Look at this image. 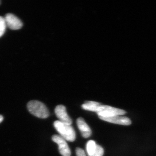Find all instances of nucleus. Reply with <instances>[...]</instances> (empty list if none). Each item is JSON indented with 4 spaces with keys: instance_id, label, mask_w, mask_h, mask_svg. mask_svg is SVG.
<instances>
[{
    "instance_id": "obj_1",
    "label": "nucleus",
    "mask_w": 156,
    "mask_h": 156,
    "mask_svg": "<svg viewBox=\"0 0 156 156\" xmlns=\"http://www.w3.org/2000/svg\"><path fill=\"white\" fill-rule=\"evenodd\" d=\"M54 128L60 134V136L66 140L73 142L76 140L75 131L71 125H68L56 121L53 123Z\"/></svg>"
},
{
    "instance_id": "obj_2",
    "label": "nucleus",
    "mask_w": 156,
    "mask_h": 156,
    "mask_svg": "<svg viewBox=\"0 0 156 156\" xmlns=\"http://www.w3.org/2000/svg\"><path fill=\"white\" fill-rule=\"evenodd\" d=\"M27 107L29 112L38 118L46 119L50 115L48 108L39 101H30L27 103Z\"/></svg>"
},
{
    "instance_id": "obj_3",
    "label": "nucleus",
    "mask_w": 156,
    "mask_h": 156,
    "mask_svg": "<svg viewBox=\"0 0 156 156\" xmlns=\"http://www.w3.org/2000/svg\"><path fill=\"white\" fill-rule=\"evenodd\" d=\"M98 117L108 118L117 115H122L126 114V112L124 110L117 108L108 105H101L97 112Z\"/></svg>"
},
{
    "instance_id": "obj_4",
    "label": "nucleus",
    "mask_w": 156,
    "mask_h": 156,
    "mask_svg": "<svg viewBox=\"0 0 156 156\" xmlns=\"http://www.w3.org/2000/svg\"><path fill=\"white\" fill-rule=\"evenodd\" d=\"M53 141L58 144L59 153L62 156H70L71 155L70 148L66 140L60 135H54L52 136Z\"/></svg>"
},
{
    "instance_id": "obj_5",
    "label": "nucleus",
    "mask_w": 156,
    "mask_h": 156,
    "mask_svg": "<svg viewBox=\"0 0 156 156\" xmlns=\"http://www.w3.org/2000/svg\"><path fill=\"white\" fill-rule=\"evenodd\" d=\"M6 25L10 29L17 30L21 28L23 26L22 21L14 14L9 13L4 17Z\"/></svg>"
},
{
    "instance_id": "obj_6",
    "label": "nucleus",
    "mask_w": 156,
    "mask_h": 156,
    "mask_svg": "<svg viewBox=\"0 0 156 156\" xmlns=\"http://www.w3.org/2000/svg\"><path fill=\"white\" fill-rule=\"evenodd\" d=\"M55 112L59 122L68 125H71L72 124V120L68 115L66 108L64 105H57L55 109Z\"/></svg>"
},
{
    "instance_id": "obj_7",
    "label": "nucleus",
    "mask_w": 156,
    "mask_h": 156,
    "mask_svg": "<svg viewBox=\"0 0 156 156\" xmlns=\"http://www.w3.org/2000/svg\"><path fill=\"white\" fill-rule=\"evenodd\" d=\"M100 119L108 122L119 124L123 126H129L131 124V120L127 117L122 116V115H117L108 118L98 117Z\"/></svg>"
},
{
    "instance_id": "obj_8",
    "label": "nucleus",
    "mask_w": 156,
    "mask_h": 156,
    "mask_svg": "<svg viewBox=\"0 0 156 156\" xmlns=\"http://www.w3.org/2000/svg\"><path fill=\"white\" fill-rule=\"evenodd\" d=\"M76 123L83 137L85 138L90 137L92 134V131L84 119L81 117L78 118Z\"/></svg>"
},
{
    "instance_id": "obj_9",
    "label": "nucleus",
    "mask_w": 156,
    "mask_h": 156,
    "mask_svg": "<svg viewBox=\"0 0 156 156\" xmlns=\"http://www.w3.org/2000/svg\"><path fill=\"white\" fill-rule=\"evenodd\" d=\"M101 104L94 101H87L82 105V108L86 110L97 112Z\"/></svg>"
},
{
    "instance_id": "obj_10",
    "label": "nucleus",
    "mask_w": 156,
    "mask_h": 156,
    "mask_svg": "<svg viewBox=\"0 0 156 156\" xmlns=\"http://www.w3.org/2000/svg\"><path fill=\"white\" fill-rule=\"evenodd\" d=\"M96 146L97 144L94 140H90L88 141L86 148H87V151L88 156H93L96 149Z\"/></svg>"
},
{
    "instance_id": "obj_11",
    "label": "nucleus",
    "mask_w": 156,
    "mask_h": 156,
    "mask_svg": "<svg viewBox=\"0 0 156 156\" xmlns=\"http://www.w3.org/2000/svg\"><path fill=\"white\" fill-rule=\"evenodd\" d=\"M6 25L5 18L0 16V37L2 36L5 32Z\"/></svg>"
},
{
    "instance_id": "obj_12",
    "label": "nucleus",
    "mask_w": 156,
    "mask_h": 156,
    "mask_svg": "<svg viewBox=\"0 0 156 156\" xmlns=\"http://www.w3.org/2000/svg\"><path fill=\"white\" fill-rule=\"evenodd\" d=\"M104 153V151L103 147L100 145L97 144L95 153L92 156H103Z\"/></svg>"
},
{
    "instance_id": "obj_13",
    "label": "nucleus",
    "mask_w": 156,
    "mask_h": 156,
    "mask_svg": "<svg viewBox=\"0 0 156 156\" xmlns=\"http://www.w3.org/2000/svg\"><path fill=\"white\" fill-rule=\"evenodd\" d=\"M76 152L77 156H86L85 151L81 148L77 147L76 148Z\"/></svg>"
},
{
    "instance_id": "obj_14",
    "label": "nucleus",
    "mask_w": 156,
    "mask_h": 156,
    "mask_svg": "<svg viewBox=\"0 0 156 156\" xmlns=\"http://www.w3.org/2000/svg\"><path fill=\"white\" fill-rule=\"evenodd\" d=\"M3 120H4V118H3V116L0 115V123L2 122Z\"/></svg>"
}]
</instances>
